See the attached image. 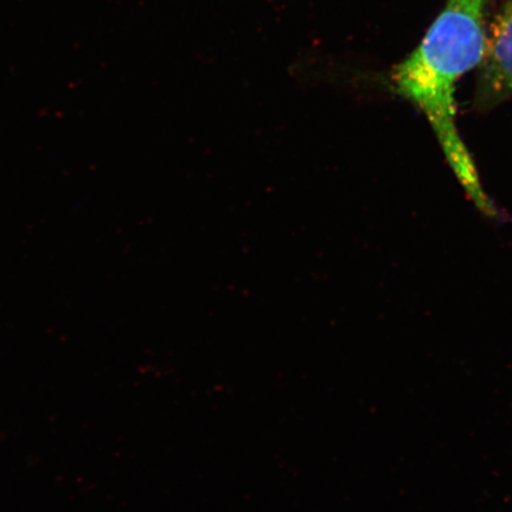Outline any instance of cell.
I'll return each instance as SVG.
<instances>
[{"label": "cell", "instance_id": "cell-1", "mask_svg": "<svg viewBox=\"0 0 512 512\" xmlns=\"http://www.w3.org/2000/svg\"><path fill=\"white\" fill-rule=\"evenodd\" d=\"M490 0H447L411 55L396 66L392 85L426 115L458 181L490 219L499 211L480 184L475 163L456 124V87L483 60Z\"/></svg>", "mask_w": 512, "mask_h": 512}, {"label": "cell", "instance_id": "cell-2", "mask_svg": "<svg viewBox=\"0 0 512 512\" xmlns=\"http://www.w3.org/2000/svg\"><path fill=\"white\" fill-rule=\"evenodd\" d=\"M478 67L473 106L486 113L512 98V0L496 15Z\"/></svg>", "mask_w": 512, "mask_h": 512}]
</instances>
